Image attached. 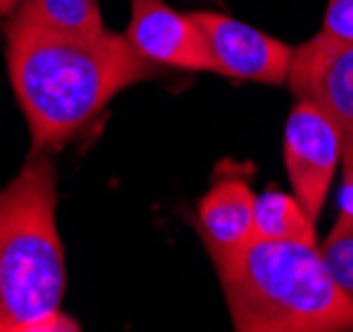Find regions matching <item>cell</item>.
<instances>
[{
	"instance_id": "277c9868",
	"label": "cell",
	"mask_w": 353,
	"mask_h": 332,
	"mask_svg": "<svg viewBox=\"0 0 353 332\" xmlns=\"http://www.w3.org/2000/svg\"><path fill=\"white\" fill-rule=\"evenodd\" d=\"M287 83L301 101L316 104L340 133V157L353 155V43L324 32L292 48Z\"/></svg>"
},
{
	"instance_id": "5b68a950",
	"label": "cell",
	"mask_w": 353,
	"mask_h": 332,
	"mask_svg": "<svg viewBox=\"0 0 353 332\" xmlns=\"http://www.w3.org/2000/svg\"><path fill=\"white\" fill-rule=\"evenodd\" d=\"M340 165V133L311 101L292 106L284 125V168L292 192L316 224Z\"/></svg>"
},
{
	"instance_id": "7c38bea8",
	"label": "cell",
	"mask_w": 353,
	"mask_h": 332,
	"mask_svg": "<svg viewBox=\"0 0 353 332\" xmlns=\"http://www.w3.org/2000/svg\"><path fill=\"white\" fill-rule=\"evenodd\" d=\"M321 32L353 43V0H330L327 3Z\"/></svg>"
},
{
	"instance_id": "9c48e42d",
	"label": "cell",
	"mask_w": 353,
	"mask_h": 332,
	"mask_svg": "<svg viewBox=\"0 0 353 332\" xmlns=\"http://www.w3.org/2000/svg\"><path fill=\"white\" fill-rule=\"evenodd\" d=\"M8 24L61 37H96L104 32L99 0H19Z\"/></svg>"
},
{
	"instance_id": "6da1fadb",
	"label": "cell",
	"mask_w": 353,
	"mask_h": 332,
	"mask_svg": "<svg viewBox=\"0 0 353 332\" xmlns=\"http://www.w3.org/2000/svg\"><path fill=\"white\" fill-rule=\"evenodd\" d=\"M8 77L27 117L32 152H51L77 136L120 90L149 80L157 67L125 35L61 37L6 27Z\"/></svg>"
},
{
	"instance_id": "30bf717a",
	"label": "cell",
	"mask_w": 353,
	"mask_h": 332,
	"mask_svg": "<svg viewBox=\"0 0 353 332\" xmlns=\"http://www.w3.org/2000/svg\"><path fill=\"white\" fill-rule=\"evenodd\" d=\"M252 234L261 240H301L316 242V228L295 194L268 189L255 197L252 205Z\"/></svg>"
},
{
	"instance_id": "8992f818",
	"label": "cell",
	"mask_w": 353,
	"mask_h": 332,
	"mask_svg": "<svg viewBox=\"0 0 353 332\" xmlns=\"http://www.w3.org/2000/svg\"><path fill=\"white\" fill-rule=\"evenodd\" d=\"M192 19L210 48L215 75L268 83V86L287 83V72L292 61V48L287 43L226 14L194 11Z\"/></svg>"
},
{
	"instance_id": "3957f363",
	"label": "cell",
	"mask_w": 353,
	"mask_h": 332,
	"mask_svg": "<svg viewBox=\"0 0 353 332\" xmlns=\"http://www.w3.org/2000/svg\"><path fill=\"white\" fill-rule=\"evenodd\" d=\"M67 284L56 228V170L32 152L0 192V332H24L61 306Z\"/></svg>"
},
{
	"instance_id": "ba28073f",
	"label": "cell",
	"mask_w": 353,
	"mask_h": 332,
	"mask_svg": "<svg viewBox=\"0 0 353 332\" xmlns=\"http://www.w3.org/2000/svg\"><path fill=\"white\" fill-rule=\"evenodd\" d=\"M252 205L255 194L242 178H221L202 197L196 224L215 268L231 261L252 234Z\"/></svg>"
},
{
	"instance_id": "7a4b0ae2",
	"label": "cell",
	"mask_w": 353,
	"mask_h": 332,
	"mask_svg": "<svg viewBox=\"0 0 353 332\" xmlns=\"http://www.w3.org/2000/svg\"><path fill=\"white\" fill-rule=\"evenodd\" d=\"M218 274L234 330L353 332V300L332 282L316 242L252 237Z\"/></svg>"
},
{
	"instance_id": "52a82bcc",
	"label": "cell",
	"mask_w": 353,
	"mask_h": 332,
	"mask_svg": "<svg viewBox=\"0 0 353 332\" xmlns=\"http://www.w3.org/2000/svg\"><path fill=\"white\" fill-rule=\"evenodd\" d=\"M128 43L154 67L215 72L210 48L192 14H178L165 0H133Z\"/></svg>"
},
{
	"instance_id": "8fae6325",
	"label": "cell",
	"mask_w": 353,
	"mask_h": 332,
	"mask_svg": "<svg viewBox=\"0 0 353 332\" xmlns=\"http://www.w3.org/2000/svg\"><path fill=\"white\" fill-rule=\"evenodd\" d=\"M319 255L332 282L353 300V215H337L335 228L319 247Z\"/></svg>"
},
{
	"instance_id": "4fadbf2b",
	"label": "cell",
	"mask_w": 353,
	"mask_h": 332,
	"mask_svg": "<svg viewBox=\"0 0 353 332\" xmlns=\"http://www.w3.org/2000/svg\"><path fill=\"white\" fill-rule=\"evenodd\" d=\"M19 6V0H0V17H8Z\"/></svg>"
}]
</instances>
